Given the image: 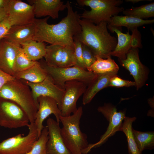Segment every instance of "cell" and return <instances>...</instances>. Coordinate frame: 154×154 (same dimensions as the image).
Masks as SVG:
<instances>
[{"mask_svg": "<svg viewBox=\"0 0 154 154\" xmlns=\"http://www.w3.org/2000/svg\"><path fill=\"white\" fill-rule=\"evenodd\" d=\"M83 112L82 107L80 106L72 115L60 117V122L62 125L60 134L71 154H87L86 152L89 146L87 136L82 132L80 128V120Z\"/></svg>", "mask_w": 154, "mask_h": 154, "instance_id": "3", "label": "cell"}, {"mask_svg": "<svg viewBox=\"0 0 154 154\" xmlns=\"http://www.w3.org/2000/svg\"><path fill=\"white\" fill-rule=\"evenodd\" d=\"M66 4L67 15L57 24H48L49 17L35 19L36 31L34 40L50 44L74 46V38L82 30L79 23L80 15L73 10L69 1Z\"/></svg>", "mask_w": 154, "mask_h": 154, "instance_id": "1", "label": "cell"}, {"mask_svg": "<svg viewBox=\"0 0 154 154\" xmlns=\"http://www.w3.org/2000/svg\"><path fill=\"white\" fill-rule=\"evenodd\" d=\"M74 46L76 65L87 70L83 59L82 43L78 40H74Z\"/></svg>", "mask_w": 154, "mask_h": 154, "instance_id": "32", "label": "cell"}, {"mask_svg": "<svg viewBox=\"0 0 154 154\" xmlns=\"http://www.w3.org/2000/svg\"><path fill=\"white\" fill-rule=\"evenodd\" d=\"M7 8L0 9V22L8 16Z\"/></svg>", "mask_w": 154, "mask_h": 154, "instance_id": "37", "label": "cell"}, {"mask_svg": "<svg viewBox=\"0 0 154 154\" xmlns=\"http://www.w3.org/2000/svg\"><path fill=\"white\" fill-rule=\"evenodd\" d=\"M13 25L8 16L0 22V40L4 38Z\"/></svg>", "mask_w": 154, "mask_h": 154, "instance_id": "35", "label": "cell"}, {"mask_svg": "<svg viewBox=\"0 0 154 154\" xmlns=\"http://www.w3.org/2000/svg\"><path fill=\"white\" fill-rule=\"evenodd\" d=\"M15 78L14 76L0 69V90L5 84Z\"/></svg>", "mask_w": 154, "mask_h": 154, "instance_id": "36", "label": "cell"}, {"mask_svg": "<svg viewBox=\"0 0 154 154\" xmlns=\"http://www.w3.org/2000/svg\"><path fill=\"white\" fill-rule=\"evenodd\" d=\"M28 117L22 108L14 102L0 97V126L17 128L29 124Z\"/></svg>", "mask_w": 154, "mask_h": 154, "instance_id": "8", "label": "cell"}, {"mask_svg": "<svg viewBox=\"0 0 154 154\" xmlns=\"http://www.w3.org/2000/svg\"><path fill=\"white\" fill-rule=\"evenodd\" d=\"M139 52L138 48H131L127 53L125 59H118L120 64L133 77L137 90L145 85L149 73L148 68L141 62Z\"/></svg>", "mask_w": 154, "mask_h": 154, "instance_id": "12", "label": "cell"}, {"mask_svg": "<svg viewBox=\"0 0 154 154\" xmlns=\"http://www.w3.org/2000/svg\"><path fill=\"white\" fill-rule=\"evenodd\" d=\"M82 47L83 60L87 70L95 62L96 57L86 45L82 43Z\"/></svg>", "mask_w": 154, "mask_h": 154, "instance_id": "31", "label": "cell"}, {"mask_svg": "<svg viewBox=\"0 0 154 154\" xmlns=\"http://www.w3.org/2000/svg\"><path fill=\"white\" fill-rule=\"evenodd\" d=\"M40 64L55 84L64 89L65 83L72 80L80 81L88 86L96 75L77 65L63 68L50 67L46 64L44 60Z\"/></svg>", "mask_w": 154, "mask_h": 154, "instance_id": "6", "label": "cell"}, {"mask_svg": "<svg viewBox=\"0 0 154 154\" xmlns=\"http://www.w3.org/2000/svg\"><path fill=\"white\" fill-rule=\"evenodd\" d=\"M87 86L85 83L77 80L69 81L65 83L60 108L61 116H68L77 111V101L83 94Z\"/></svg>", "mask_w": 154, "mask_h": 154, "instance_id": "11", "label": "cell"}, {"mask_svg": "<svg viewBox=\"0 0 154 154\" xmlns=\"http://www.w3.org/2000/svg\"><path fill=\"white\" fill-rule=\"evenodd\" d=\"M38 108L36 113L34 122L37 127L38 137L44 127V120L51 114L55 116L56 121L60 122L61 113L58 103L54 98L48 96H40L37 98Z\"/></svg>", "mask_w": 154, "mask_h": 154, "instance_id": "14", "label": "cell"}, {"mask_svg": "<svg viewBox=\"0 0 154 154\" xmlns=\"http://www.w3.org/2000/svg\"><path fill=\"white\" fill-rule=\"evenodd\" d=\"M29 131L26 136L19 134L0 143V154H26L31 149L38 139L37 126L34 122L27 126Z\"/></svg>", "mask_w": 154, "mask_h": 154, "instance_id": "7", "label": "cell"}, {"mask_svg": "<svg viewBox=\"0 0 154 154\" xmlns=\"http://www.w3.org/2000/svg\"><path fill=\"white\" fill-rule=\"evenodd\" d=\"M21 46L27 57L31 60L37 61L45 56L46 46L44 42L33 40Z\"/></svg>", "mask_w": 154, "mask_h": 154, "instance_id": "24", "label": "cell"}, {"mask_svg": "<svg viewBox=\"0 0 154 154\" xmlns=\"http://www.w3.org/2000/svg\"><path fill=\"white\" fill-rule=\"evenodd\" d=\"M80 6H88L90 11L85 10L80 18L88 19L97 25L102 22L109 24L111 18L124 10L119 7L123 2L121 0H77Z\"/></svg>", "mask_w": 154, "mask_h": 154, "instance_id": "5", "label": "cell"}, {"mask_svg": "<svg viewBox=\"0 0 154 154\" xmlns=\"http://www.w3.org/2000/svg\"><path fill=\"white\" fill-rule=\"evenodd\" d=\"M125 16L133 17L140 19H147L154 17V3L132 7L124 10L122 12Z\"/></svg>", "mask_w": 154, "mask_h": 154, "instance_id": "28", "label": "cell"}, {"mask_svg": "<svg viewBox=\"0 0 154 154\" xmlns=\"http://www.w3.org/2000/svg\"><path fill=\"white\" fill-rule=\"evenodd\" d=\"M81 31L75 37L77 40L88 47L96 56L106 59L115 48L117 42L115 37L108 31V23L102 22L96 25L89 20L80 19Z\"/></svg>", "mask_w": 154, "mask_h": 154, "instance_id": "2", "label": "cell"}, {"mask_svg": "<svg viewBox=\"0 0 154 154\" xmlns=\"http://www.w3.org/2000/svg\"><path fill=\"white\" fill-rule=\"evenodd\" d=\"M45 62L49 66L67 67L76 65L74 46L50 44L46 46Z\"/></svg>", "mask_w": 154, "mask_h": 154, "instance_id": "10", "label": "cell"}, {"mask_svg": "<svg viewBox=\"0 0 154 154\" xmlns=\"http://www.w3.org/2000/svg\"><path fill=\"white\" fill-rule=\"evenodd\" d=\"M107 28L112 33H116L117 37V45L114 50L110 53V56L117 57L118 59H125L127 53L131 48V35L129 31L126 33H122L121 27H113L108 24Z\"/></svg>", "mask_w": 154, "mask_h": 154, "instance_id": "21", "label": "cell"}, {"mask_svg": "<svg viewBox=\"0 0 154 154\" xmlns=\"http://www.w3.org/2000/svg\"><path fill=\"white\" fill-rule=\"evenodd\" d=\"M36 31V26L34 22L25 25H14L3 38L14 44L21 45L34 40Z\"/></svg>", "mask_w": 154, "mask_h": 154, "instance_id": "19", "label": "cell"}, {"mask_svg": "<svg viewBox=\"0 0 154 154\" xmlns=\"http://www.w3.org/2000/svg\"><path fill=\"white\" fill-rule=\"evenodd\" d=\"M7 9L8 16L13 25L34 22L35 18L33 5L20 0H10Z\"/></svg>", "mask_w": 154, "mask_h": 154, "instance_id": "13", "label": "cell"}, {"mask_svg": "<svg viewBox=\"0 0 154 154\" xmlns=\"http://www.w3.org/2000/svg\"><path fill=\"white\" fill-rule=\"evenodd\" d=\"M97 110L106 118L109 124L106 131L101 136L100 140L95 143L89 144L90 150L100 146L116 132L121 131L123 121L126 117L125 111L118 112L116 106L109 103H105L103 106H99Z\"/></svg>", "mask_w": 154, "mask_h": 154, "instance_id": "9", "label": "cell"}, {"mask_svg": "<svg viewBox=\"0 0 154 154\" xmlns=\"http://www.w3.org/2000/svg\"></svg>", "mask_w": 154, "mask_h": 154, "instance_id": "40", "label": "cell"}, {"mask_svg": "<svg viewBox=\"0 0 154 154\" xmlns=\"http://www.w3.org/2000/svg\"><path fill=\"white\" fill-rule=\"evenodd\" d=\"M10 1V0H0V9L7 7Z\"/></svg>", "mask_w": 154, "mask_h": 154, "instance_id": "38", "label": "cell"}, {"mask_svg": "<svg viewBox=\"0 0 154 154\" xmlns=\"http://www.w3.org/2000/svg\"><path fill=\"white\" fill-rule=\"evenodd\" d=\"M134 81H130L121 78L117 75H115L110 79L109 84V87L119 88L135 86Z\"/></svg>", "mask_w": 154, "mask_h": 154, "instance_id": "33", "label": "cell"}, {"mask_svg": "<svg viewBox=\"0 0 154 154\" xmlns=\"http://www.w3.org/2000/svg\"><path fill=\"white\" fill-rule=\"evenodd\" d=\"M133 135L139 150L142 152L145 149H151L154 147V132H142L133 128Z\"/></svg>", "mask_w": 154, "mask_h": 154, "instance_id": "27", "label": "cell"}, {"mask_svg": "<svg viewBox=\"0 0 154 154\" xmlns=\"http://www.w3.org/2000/svg\"><path fill=\"white\" fill-rule=\"evenodd\" d=\"M132 34L130 41L131 48H141L142 47L141 41V35L137 28L131 31Z\"/></svg>", "mask_w": 154, "mask_h": 154, "instance_id": "34", "label": "cell"}, {"mask_svg": "<svg viewBox=\"0 0 154 154\" xmlns=\"http://www.w3.org/2000/svg\"><path fill=\"white\" fill-rule=\"evenodd\" d=\"M96 57L95 62L87 69L88 71L96 74H104L111 72H117L119 67L111 57L104 59Z\"/></svg>", "mask_w": 154, "mask_h": 154, "instance_id": "25", "label": "cell"}, {"mask_svg": "<svg viewBox=\"0 0 154 154\" xmlns=\"http://www.w3.org/2000/svg\"><path fill=\"white\" fill-rule=\"evenodd\" d=\"M135 117H125L123 122L121 131H122L127 137L128 151L129 154H141L134 139L132 131V124L136 120Z\"/></svg>", "mask_w": 154, "mask_h": 154, "instance_id": "26", "label": "cell"}, {"mask_svg": "<svg viewBox=\"0 0 154 154\" xmlns=\"http://www.w3.org/2000/svg\"><path fill=\"white\" fill-rule=\"evenodd\" d=\"M33 6L35 17L37 18L50 17L56 19L59 17V13L66 9V4L60 0H29Z\"/></svg>", "mask_w": 154, "mask_h": 154, "instance_id": "17", "label": "cell"}, {"mask_svg": "<svg viewBox=\"0 0 154 154\" xmlns=\"http://www.w3.org/2000/svg\"><path fill=\"white\" fill-rule=\"evenodd\" d=\"M46 124L48 136L46 144L47 154H71L62 137L59 123L49 118L47 120Z\"/></svg>", "mask_w": 154, "mask_h": 154, "instance_id": "16", "label": "cell"}, {"mask_svg": "<svg viewBox=\"0 0 154 154\" xmlns=\"http://www.w3.org/2000/svg\"><path fill=\"white\" fill-rule=\"evenodd\" d=\"M154 22V19H143L133 17L118 15L112 17L109 24L112 26L121 27H126L128 31L143 25L150 24Z\"/></svg>", "mask_w": 154, "mask_h": 154, "instance_id": "22", "label": "cell"}, {"mask_svg": "<svg viewBox=\"0 0 154 154\" xmlns=\"http://www.w3.org/2000/svg\"><path fill=\"white\" fill-rule=\"evenodd\" d=\"M0 97L15 102L26 113L30 123L34 122L38 103L29 86L23 80L15 78L7 82L0 90Z\"/></svg>", "mask_w": 154, "mask_h": 154, "instance_id": "4", "label": "cell"}, {"mask_svg": "<svg viewBox=\"0 0 154 154\" xmlns=\"http://www.w3.org/2000/svg\"><path fill=\"white\" fill-rule=\"evenodd\" d=\"M23 81L29 86L36 100H37V98L40 96L51 97L56 101L60 110L64 89L55 84L49 75L48 74L43 81L38 83H32L25 80Z\"/></svg>", "mask_w": 154, "mask_h": 154, "instance_id": "15", "label": "cell"}, {"mask_svg": "<svg viewBox=\"0 0 154 154\" xmlns=\"http://www.w3.org/2000/svg\"><path fill=\"white\" fill-rule=\"evenodd\" d=\"M151 1V0H125V1L127 2H131L133 3H135L140 1Z\"/></svg>", "mask_w": 154, "mask_h": 154, "instance_id": "39", "label": "cell"}, {"mask_svg": "<svg viewBox=\"0 0 154 154\" xmlns=\"http://www.w3.org/2000/svg\"><path fill=\"white\" fill-rule=\"evenodd\" d=\"M37 62V61H33L29 59L21 46H20L18 50L14 66L15 76L16 74L31 68Z\"/></svg>", "mask_w": 154, "mask_h": 154, "instance_id": "29", "label": "cell"}, {"mask_svg": "<svg viewBox=\"0 0 154 154\" xmlns=\"http://www.w3.org/2000/svg\"><path fill=\"white\" fill-rule=\"evenodd\" d=\"M48 138V129L46 126L44 127L31 150L26 154H47L46 144Z\"/></svg>", "mask_w": 154, "mask_h": 154, "instance_id": "30", "label": "cell"}, {"mask_svg": "<svg viewBox=\"0 0 154 154\" xmlns=\"http://www.w3.org/2000/svg\"><path fill=\"white\" fill-rule=\"evenodd\" d=\"M21 46L4 38L0 40V69L14 77L15 59Z\"/></svg>", "mask_w": 154, "mask_h": 154, "instance_id": "18", "label": "cell"}, {"mask_svg": "<svg viewBox=\"0 0 154 154\" xmlns=\"http://www.w3.org/2000/svg\"><path fill=\"white\" fill-rule=\"evenodd\" d=\"M117 72L96 74V76L87 86L83 94L82 104L84 105L90 103L96 94L102 89L109 87L111 78L117 75Z\"/></svg>", "mask_w": 154, "mask_h": 154, "instance_id": "20", "label": "cell"}, {"mask_svg": "<svg viewBox=\"0 0 154 154\" xmlns=\"http://www.w3.org/2000/svg\"><path fill=\"white\" fill-rule=\"evenodd\" d=\"M48 75L45 69L40 62H38L32 67L23 72L16 74L14 77L32 83H38L43 81Z\"/></svg>", "mask_w": 154, "mask_h": 154, "instance_id": "23", "label": "cell"}]
</instances>
